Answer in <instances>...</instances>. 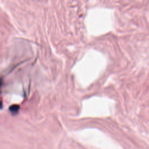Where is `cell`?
Here are the masks:
<instances>
[{
    "label": "cell",
    "mask_w": 149,
    "mask_h": 149,
    "mask_svg": "<svg viewBox=\"0 0 149 149\" xmlns=\"http://www.w3.org/2000/svg\"><path fill=\"white\" fill-rule=\"evenodd\" d=\"M18 109H19V106L16 105H12V106H11V107H10V110L12 112H16L17 111Z\"/></svg>",
    "instance_id": "6da1fadb"
},
{
    "label": "cell",
    "mask_w": 149,
    "mask_h": 149,
    "mask_svg": "<svg viewBox=\"0 0 149 149\" xmlns=\"http://www.w3.org/2000/svg\"><path fill=\"white\" fill-rule=\"evenodd\" d=\"M1 84H2V80L0 79V88H1Z\"/></svg>",
    "instance_id": "7a4b0ae2"
}]
</instances>
